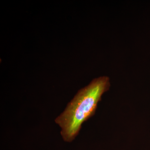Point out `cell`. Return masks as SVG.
<instances>
[{"mask_svg": "<svg viewBox=\"0 0 150 150\" xmlns=\"http://www.w3.org/2000/svg\"><path fill=\"white\" fill-rule=\"evenodd\" d=\"M110 87V79L107 76L94 79L78 92L64 110L55 119L65 142L74 140L83 122L94 114L98 103Z\"/></svg>", "mask_w": 150, "mask_h": 150, "instance_id": "obj_1", "label": "cell"}]
</instances>
